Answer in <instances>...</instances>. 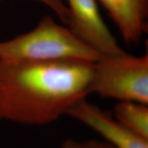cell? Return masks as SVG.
<instances>
[{"label": "cell", "mask_w": 148, "mask_h": 148, "mask_svg": "<svg viewBox=\"0 0 148 148\" xmlns=\"http://www.w3.org/2000/svg\"><path fill=\"white\" fill-rule=\"evenodd\" d=\"M95 62L81 59L0 61V120L53 123L90 94Z\"/></svg>", "instance_id": "obj_1"}, {"label": "cell", "mask_w": 148, "mask_h": 148, "mask_svg": "<svg viewBox=\"0 0 148 148\" xmlns=\"http://www.w3.org/2000/svg\"><path fill=\"white\" fill-rule=\"evenodd\" d=\"M101 57L50 16H44L32 31L0 41V61L66 58L96 62Z\"/></svg>", "instance_id": "obj_2"}, {"label": "cell", "mask_w": 148, "mask_h": 148, "mask_svg": "<svg viewBox=\"0 0 148 148\" xmlns=\"http://www.w3.org/2000/svg\"><path fill=\"white\" fill-rule=\"evenodd\" d=\"M90 93L148 104V55L102 56L94 63Z\"/></svg>", "instance_id": "obj_3"}, {"label": "cell", "mask_w": 148, "mask_h": 148, "mask_svg": "<svg viewBox=\"0 0 148 148\" xmlns=\"http://www.w3.org/2000/svg\"><path fill=\"white\" fill-rule=\"evenodd\" d=\"M68 27L77 38L101 56H115L126 52L117 42L103 21L96 0H67Z\"/></svg>", "instance_id": "obj_4"}, {"label": "cell", "mask_w": 148, "mask_h": 148, "mask_svg": "<svg viewBox=\"0 0 148 148\" xmlns=\"http://www.w3.org/2000/svg\"><path fill=\"white\" fill-rule=\"evenodd\" d=\"M65 114L90 127L115 148H148V140L130 131L114 117L85 99L75 102Z\"/></svg>", "instance_id": "obj_5"}, {"label": "cell", "mask_w": 148, "mask_h": 148, "mask_svg": "<svg viewBox=\"0 0 148 148\" xmlns=\"http://www.w3.org/2000/svg\"><path fill=\"white\" fill-rule=\"evenodd\" d=\"M108 12L123 39L137 44L147 30L148 0H99Z\"/></svg>", "instance_id": "obj_6"}, {"label": "cell", "mask_w": 148, "mask_h": 148, "mask_svg": "<svg viewBox=\"0 0 148 148\" xmlns=\"http://www.w3.org/2000/svg\"><path fill=\"white\" fill-rule=\"evenodd\" d=\"M114 117L130 131L148 140L147 105L119 101L114 108Z\"/></svg>", "instance_id": "obj_7"}, {"label": "cell", "mask_w": 148, "mask_h": 148, "mask_svg": "<svg viewBox=\"0 0 148 148\" xmlns=\"http://www.w3.org/2000/svg\"><path fill=\"white\" fill-rule=\"evenodd\" d=\"M62 148H115L106 142H99L95 140L76 141L73 139L66 140Z\"/></svg>", "instance_id": "obj_8"}, {"label": "cell", "mask_w": 148, "mask_h": 148, "mask_svg": "<svg viewBox=\"0 0 148 148\" xmlns=\"http://www.w3.org/2000/svg\"><path fill=\"white\" fill-rule=\"evenodd\" d=\"M1 1V0H0ZM44 4L48 6L53 12L59 17L60 21L65 25H68L69 21V9L64 3V0H39Z\"/></svg>", "instance_id": "obj_9"}]
</instances>
